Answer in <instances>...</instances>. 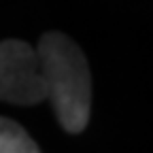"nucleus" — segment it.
<instances>
[{
  "label": "nucleus",
  "mask_w": 153,
  "mask_h": 153,
  "mask_svg": "<svg viewBox=\"0 0 153 153\" xmlns=\"http://www.w3.org/2000/svg\"><path fill=\"white\" fill-rule=\"evenodd\" d=\"M36 55L60 126L70 134L83 132L91 111V74L81 47L62 32H47Z\"/></svg>",
  "instance_id": "1"
},
{
  "label": "nucleus",
  "mask_w": 153,
  "mask_h": 153,
  "mask_svg": "<svg viewBox=\"0 0 153 153\" xmlns=\"http://www.w3.org/2000/svg\"><path fill=\"white\" fill-rule=\"evenodd\" d=\"M47 98L36 47L24 41H0V102L38 104Z\"/></svg>",
  "instance_id": "2"
},
{
  "label": "nucleus",
  "mask_w": 153,
  "mask_h": 153,
  "mask_svg": "<svg viewBox=\"0 0 153 153\" xmlns=\"http://www.w3.org/2000/svg\"><path fill=\"white\" fill-rule=\"evenodd\" d=\"M38 145L13 119L0 117V153H36Z\"/></svg>",
  "instance_id": "3"
}]
</instances>
